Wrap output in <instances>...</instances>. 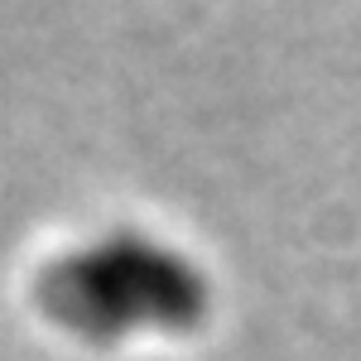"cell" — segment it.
<instances>
[{
  "label": "cell",
  "mask_w": 361,
  "mask_h": 361,
  "mask_svg": "<svg viewBox=\"0 0 361 361\" xmlns=\"http://www.w3.org/2000/svg\"><path fill=\"white\" fill-rule=\"evenodd\" d=\"M44 304L87 337H121L140 328H193L207 313V284L193 265L145 236H111L54 265Z\"/></svg>",
  "instance_id": "6da1fadb"
}]
</instances>
